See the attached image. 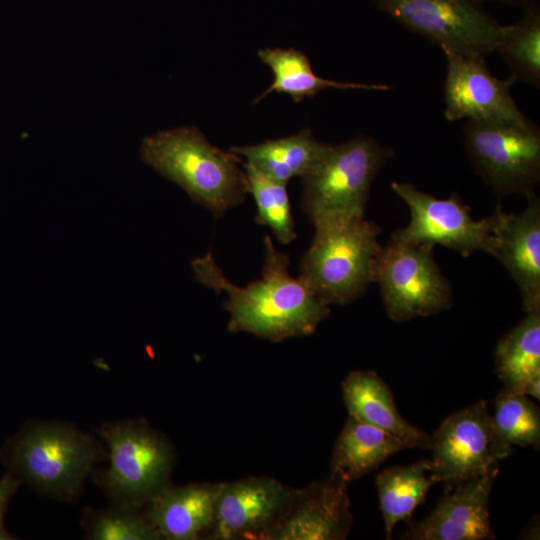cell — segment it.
I'll return each instance as SVG.
<instances>
[{"instance_id": "obj_6", "label": "cell", "mask_w": 540, "mask_h": 540, "mask_svg": "<svg viewBox=\"0 0 540 540\" xmlns=\"http://www.w3.org/2000/svg\"><path fill=\"white\" fill-rule=\"evenodd\" d=\"M99 434L108 444L110 457L104 486L118 505L140 508L169 486L172 449L147 424L109 423Z\"/></svg>"}, {"instance_id": "obj_27", "label": "cell", "mask_w": 540, "mask_h": 540, "mask_svg": "<svg viewBox=\"0 0 540 540\" xmlns=\"http://www.w3.org/2000/svg\"><path fill=\"white\" fill-rule=\"evenodd\" d=\"M139 507L118 505L117 508L94 514L87 525L94 540H153L161 539L145 512Z\"/></svg>"}, {"instance_id": "obj_30", "label": "cell", "mask_w": 540, "mask_h": 540, "mask_svg": "<svg viewBox=\"0 0 540 540\" xmlns=\"http://www.w3.org/2000/svg\"><path fill=\"white\" fill-rule=\"evenodd\" d=\"M499 1L510 2V3H528L529 2V0H499Z\"/></svg>"}, {"instance_id": "obj_7", "label": "cell", "mask_w": 540, "mask_h": 540, "mask_svg": "<svg viewBox=\"0 0 540 540\" xmlns=\"http://www.w3.org/2000/svg\"><path fill=\"white\" fill-rule=\"evenodd\" d=\"M374 282L386 314L395 322L437 314L453 303L450 283L429 246L390 239L378 255Z\"/></svg>"}, {"instance_id": "obj_11", "label": "cell", "mask_w": 540, "mask_h": 540, "mask_svg": "<svg viewBox=\"0 0 540 540\" xmlns=\"http://www.w3.org/2000/svg\"><path fill=\"white\" fill-rule=\"evenodd\" d=\"M447 63L444 116L448 121H472L525 125L530 122L516 105L510 89L517 79L493 76L485 57L469 56L441 48Z\"/></svg>"}, {"instance_id": "obj_10", "label": "cell", "mask_w": 540, "mask_h": 540, "mask_svg": "<svg viewBox=\"0 0 540 540\" xmlns=\"http://www.w3.org/2000/svg\"><path fill=\"white\" fill-rule=\"evenodd\" d=\"M391 189L407 205L410 220L391 239L429 247L441 245L469 256L477 251L492 254L496 215L475 220L458 194L439 199L410 183L392 182Z\"/></svg>"}, {"instance_id": "obj_5", "label": "cell", "mask_w": 540, "mask_h": 540, "mask_svg": "<svg viewBox=\"0 0 540 540\" xmlns=\"http://www.w3.org/2000/svg\"><path fill=\"white\" fill-rule=\"evenodd\" d=\"M393 149L366 136L332 145L301 178V209L313 226L365 216L371 184Z\"/></svg>"}, {"instance_id": "obj_17", "label": "cell", "mask_w": 540, "mask_h": 540, "mask_svg": "<svg viewBox=\"0 0 540 540\" xmlns=\"http://www.w3.org/2000/svg\"><path fill=\"white\" fill-rule=\"evenodd\" d=\"M220 485L168 486L147 504L145 515L161 538L196 539L213 526Z\"/></svg>"}, {"instance_id": "obj_25", "label": "cell", "mask_w": 540, "mask_h": 540, "mask_svg": "<svg viewBox=\"0 0 540 540\" xmlns=\"http://www.w3.org/2000/svg\"><path fill=\"white\" fill-rule=\"evenodd\" d=\"M518 80L539 87L540 84V11L527 6L522 17L506 26L497 49Z\"/></svg>"}, {"instance_id": "obj_21", "label": "cell", "mask_w": 540, "mask_h": 540, "mask_svg": "<svg viewBox=\"0 0 540 540\" xmlns=\"http://www.w3.org/2000/svg\"><path fill=\"white\" fill-rule=\"evenodd\" d=\"M257 54L260 60L271 69L274 79L253 103L261 101L273 92L288 94L294 102L298 103L328 88L374 91L390 89V86L386 84L340 82L322 78L314 73L307 55L294 48H266L259 50Z\"/></svg>"}, {"instance_id": "obj_2", "label": "cell", "mask_w": 540, "mask_h": 540, "mask_svg": "<svg viewBox=\"0 0 540 540\" xmlns=\"http://www.w3.org/2000/svg\"><path fill=\"white\" fill-rule=\"evenodd\" d=\"M142 162L181 187L216 218L243 203L249 194L241 158L211 144L195 126L159 131L144 137Z\"/></svg>"}, {"instance_id": "obj_12", "label": "cell", "mask_w": 540, "mask_h": 540, "mask_svg": "<svg viewBox=\"0 0 540 540\" xmlns=\"http://www.w3.org/2000/svg\"><path fill=\"white\" fill-rule=\"evenodd\" d=\"M431 476L447 486L482 476L497 466L491 450V414L486 402L448 416L430 436Z\"/></svg>"}, {"instance_id": "obj_24", "label": "cell", "mask_w": 540, "mask_h": 540, "mask_svg": "<svg viewBox=\"0 0 540 540\" xmlns=\"http://www.w3.org/2000/svg\"><path fill=\"white\" fill-rule=\"evenodd\" d=\"M540 412L527 395L504 389L495 399L491 415V450L499 461L512 454V446L539 447Z\"/></svg>"}, {"instance_id": "obj_16", "label": "cell", "mask_w": 540, "mask_h": 540, "mask_svg": "<svg viewBox=\"0 0 540 540\" xmlns=\"http://www.w3.org/2000/svg\"><path fill=\"white\" fill-rule=\"evenodd\" d=\"M347 484L330 474L325 480L302 489L289 511L264 539H345L353 523Z\"/></svg>"}, {"instance_id": "obj_14", "label": "cell", "mask_w": 540, "mask_h": 540, "mask_svg": "<svg viewBox=\"0 0 540 540\" xmlns=\"http://www.w3.org/2000/svg\"><path fill=\"white\" fill-rule=\"evenodd\" d=\"M498 466L486 474L453 485L429 515L410 526L413 540H490V494Z\"/></svg>"}, {"instance_id": "obj_28", "label": "cell", "mask_w": 540, "mask_h": 540, "mask_svg": "<svg viewBox=\"0 0 540 540\" xmlns=\"http://www.w3.org/2000/svg\"><path fill=\"white\" fill-rule=\"evenodd\" d=\"M20 482L21 481L11 473L5 474L0 479V540L11 539V536L4 527V515Z\"/></svg>"}, {"instance_id": "obj_22", "label": "cell", "mask_w": 540, "mask_h": 540, "mask_svg": "<svg viewBox=\"0 0 540 540\" xmlns=\"http://www.w3.org/2000/svg\"><path fill=\"white\" fill-rule=\"evenodd\" d=\"M431 462L422 459L405 466L384 469L376 477L380 509L384 519L386 539H391L396 524L411 518L414 510L426 500L427 493L436 482Z\"/></svg>"}, {"instance_id": "obj_1", "label": "cell", "mask_w": 540, "mask_h": 540, "mask_svg": "<svg viewBox=\"0 0 540 540\" xmlns=\"http://www.w3.org/2000/svg\"><path fill=\"white\" fill-rule=\"evenodd\" d=\"M264 246L261 278L246 286L229 281L211 251L192 260L194 277L216 293H226L223 307L229 314L230 332L250 333L272 342L313 334L329 316L330 306L301 277L290 275L289 255L278 250L268 235Z\"/></svg>"}, {"instance_id": "obj_29", "label": "cell", "mask_w": 540, "mask_h": 540, "mask_svg": "<svg viewBox=\"0 0 540 540\" xmlns=\"http://www.w3.org/2000/svg\"><path fill=\"white\" fill-rule=\"evenodd\" d=\"M522 393L537 400L540 399V374L533 376L526 382Z\"/></svg>"}, {"instance_id": "obj_13", "label": "cell", "mask_w": 540, "mask_h": 540, "mask_svg": "<svg viewBox=\"0 0 540 540\" xmlns=\"http://www.w3.org/2000/svg\"><path fill=\"white\" fill-rule=\"evenodd\" d=\"M301 491L264 476L221 483L213 535L218 539H264L289 511Z\"/></svg>"}, {"instance_id": "obj_8", "label": "cell", "mask_w": 540, "mask_h": 540, "mask_svg": "<svg viewBox=\"0 0 540 540\" xmlns=\"http://www.w3.org/2000/svg\"><path fill=\"white\" fill-rule=\"evenodd\" d=\"M463 135L475 170L499 197L535 191L540 181V130L534 123L467 120Z\"/></svg>"}, {"instance_id": "obj_18", "label": "cell", "mask_w": 540, "mask_h": 540, "mask_svg": "<svg viewBox=\"0 0 540 540\" xmlns=\"http://www.w3.org/2000/svg\"><path fill=\"white\" fill-rule=\"evenodd\" d=\"M342 391L349 416L388 432L405 448H429L430 436L401 416L390 388L376 372H350Z\"/></svg>"}, {"instance_id": "obj_26", "label": "cell", "mask_w": 540, "mask_h": 540, "mask_svg": "<svg viewBox=\"0 0 540 540\" xmlns=\"http://www.w3.org/2000/svg\"><path fill=\"white\" fill-rule=\"evenodd\" d=\"M241 164L256 204V223L269 227L280 243L293 242L297 234L287 184L264 175L245 161L241 160Z\"/></svg>"}, {"instance_id": "obj_23", "label": "cell", "mask_w": 540, "mask_h": 540, "mask_svg": "<svg viewBox=\"0 0 540 540\" xmlns=\"http://www.w3.org/2000/svg\"><path fill=\"white\" fill-rule=\"evenodd\" d=\"M495 372L505 390L519 393L530 378L540 374V310L526 313L498 341Z\"/></svg>"}, {"instance_id": "obj_4", "label": "cell", "mask_w": 540, "mask_h": 540, "mask_svg": "<svg viewBox=\"0 0 540 540\" xmlns=\"http://www.w3.org/2000/svg\"><path fill=\"white\" fill-rule=\"evenodd\" d=\"M102 449L90 436L59 423L26 425L2 452L10 473L32 487L59 498L74 497Z\"/></svg>"}, {"instance_id": "obj_9", "label": "cell", "mask_w": 540, "mask_h": 540, "mask_svg": "<svg viewBox=\"0 0 540 540\" xmlns=\"http://www.w3.org/2000/svg\"><path fill=\"white\" fill-rule=\"evenodd\" d=\"M377 8L440 48L469 56L497 51L506 32L481 0H374Z\"/></svg>"}, {"instance_id": "obj_20", "label": "cell", "mask_w": 540, "mask_h": 540, "mask_svg": "<svg viewBox=\"0 0 540 540\" xmlns=\"http://www.w3.org/2000/svg\"><path fill=\"white\" fill-rule=\"evenodd\" d=\"M404 448L388 432L348 416L333 450L330 474L348 483L369 474Z\"/></svg>"}, {"instance_id": "obj_3", "label": "cell", "mask_w": 540, "mask_h": 540, "mask_svg": "<svg viewBox=\"0 0 540 540\" xmlns=\"http://www.w3.org/2000/svg\"><path fill=\"white\" fill-rule=\"evenodd\" d=\"M314 227L313 240L300 262L299 277L329 306L355 301L374 282L382 248L380 227L365 216Z\"/></svg>"}, {"instance_id": "obj_19", "label": "cell", "mask_w": 540, "mask_h": 540, "mask_svg": "<svg viewBox=\"0 0 540 540\" xmlns=\"http://www.w3.org/2000/svg\"><path fill=\"white\" fill-rule=\"evenodd\" d=\"M331 144L318 141L311 129L264 142L235 146L229 150L264 175L287 184L292 178H303L322 160Z\"/></svg>"}, {"instance_id": "obj_15", "label": "cell", "mask_w": 540, "mask_h": 540, "mask_svg": "<svg viewBox=\"0 0 540 540\" xmlns=\"http://www.w3.org/2000/svg\"><path fill=\"white\" fill-rule=\"evenodd\" d=\"M527 205L518 214L495 208V242L492 256L515 281L526 313L540 310V199L526 195Z\"/></svg>"}]
</instances>
